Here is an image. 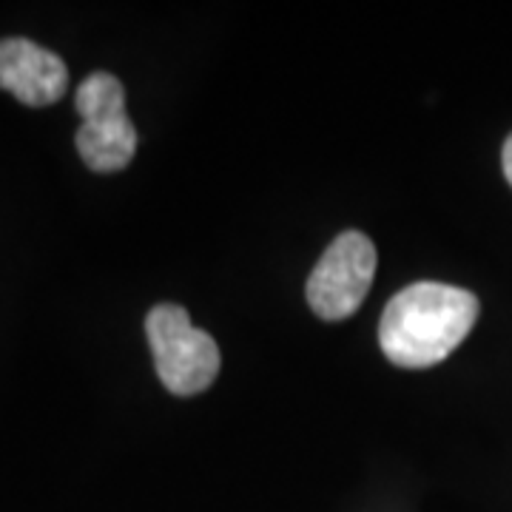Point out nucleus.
I'll return each instance as SVG.
<instances>
[{"instance_id": "f257e3e1", "label": "nucleus", "mask_w": 512, "mask_h": 512, "mask_svg": "<svg viewBox=\"0 0 512 512\" xmlns=\"http://www.w3.org/2000/svg\"><path fill=\"white\" fill-rule=\"evenodd\" d=\"M478 311L476 293L456 285H407L384 308L379 345L393 365L410 370L439 365L470 336Z\"/></svg>"}, {"instance_id": "f03ea898", "label": "nucleus", "mask_w": 512, "mask_h": 512, "mask_svg": "<svg viewBox=\"0 0 512 512\" xmlns=\"http://www.w3.org/2000/svg\"><path fill=\"white\" fill-rule=\"evenodd\" d=\"M146 336L157 376L174 396H197L214 384L220 348L205 330L194 328L185 308L157 305L148 313Z\"/></svg>"}, {"instance_id": "7ed1b4c3", "label": "nucleus", "mask_w": 512, "mask_h": 512, "mask_svg": "<svg viewBox=\"0 0 512 512\" xmlns=\"http://www.w3.org/2000/svg\"><path fill=\"white\" fill-rule=\"evenodd\" d=\"M83 126L77 128V151L92 171H123L137 151V128L126 111L123 83L106 72L89 74L74 94Z\"/></svg>"}, {"instance_id": "20e7f679", "label": "nucleus", "mask_w": 512, "mask_h": 512, "mask_svg": "<svg viewBox=\"0 0 512 512\" xmlns=\"http://www.w3.org/2000/svg\"><path fill=\"white\" fill-rule=\"evenodd\" d=\"M376 276V248L359 231H345L330 242L308 279V302L316 316L339 322L362 308Z\"/></svg>"}, {"instance_id": "39448f33", "label": "nucleus", "mask_w": 512, "mask_h": 512, "mask_svg": "<svg viewBox=\"0 0 512 512\" xmlns=\"http://www.w3.org/2000/svg\"><path fill=\"white\" fill-rule=\"evenodd\" d=\"M0 89L12 92L23 106H55L69 89L66 63L26 37L0 40Z\"/></svg>"}, {"instance_id": "423d86ee", "label": "nucleus", "mask_w": 512, "mask_h": 512, "mask_svg": "<svg viewBox=\"0 0 512 512\" xmlns=\"http://www.w3.org/2000/svg\"><path fill=\"white\" fill-rule=\"evenodd\" d=\"M501 165H504V177H507V183L512 185V134H510V140L504 143V151H501Z\"/></svg>"}]
</instances>
